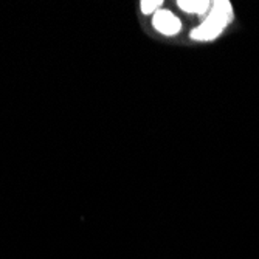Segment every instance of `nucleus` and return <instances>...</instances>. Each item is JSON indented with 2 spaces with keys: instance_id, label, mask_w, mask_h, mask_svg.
I'll list each match as a JSON object with an SVG mask.
<instances>
[{
  "instance_id": "obj_1",
  "label": "nucleus",
  "mask_w": 259,
  "mask_h": 259,
  "mask_svg": "<svg viewBox=\"0 0 259 259\" xmlns=\"http://www.w3.org/2000/svg\"><path fill=\"white\" fill-rule=\"evenodd\" d=\"M234 17L233 7L228 0H216L208 17L191 31V39L199 42H211L218 39Z\"/></svg>"
},
{
  "instance_id": "obj_2",
  "label": "nucleus",
  "mask_w": 259,
  "mask_h": 259,
  "mask_svg": "<svg viewBox=\"0 0 259 259\" xmlns=\"http://www.w3.org/2000/svg\"><path fill=\"white\" fill-rule=\"evenodd\" d=\"M152 25L158 33L166 36H174L182 30L180 19L168 10H158L152 17Z\"/></svg>"
},
{
  "instance_id": "obj_3",
  "label": "nucleus",
  "mask_w": 259,
  "mask_h": 259,
  "mask_svg": "<svg viewBox=\"0 0 259 259\" xmlns=\"http://www.w3.org/2000/svg\"><path fill=\"white\" fill-rule=\"evenodd\" d=\"M177 5L180 10H183L186 13L205 14L206 11L211 10V7H213V2H209V0H179Z\"/></svg>"
},
{
  "instance_id": "obj_4",
  "label": "nucleus",
  "mask_w": 259,
  "mask_h": 259,
  "mask_svg": "<svg viewBox=\"0 0 259 259\" xmlns=\"http://www.w3.org/2000/svg\"><path fill=\"white\" fill-rule=\"evenodd\" d=\"M141 5V11H143V14H155L160 7L163 5V0H143V2L140 4Z\"/></svg>"
}]
</instances>
